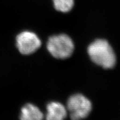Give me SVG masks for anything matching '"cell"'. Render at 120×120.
<instances>
[{"label":"cell","mask_w":120,"mask_h":120,"mask_svg":"<svg viewBox=\"0 0 120 120\" xmlns=\"http://www.w3.org/2000/svg\"><path fill=\"white\" fill-rule=\"evenodd\" d=\"M87 53L92 61L105 69H111L116 64V56L113 48L104 39H97L90 43Z\"/></svg>","instance_id":"obj_1"},{"label":"cell","mask_w":120,"mask_h":120,"mask_svg":"<svg viewBox=\"0 0 120 120\" xmlns=\"http://www.w3.org/2000/svg\"><path fill=\"white\" fill-rule=\"evenodd\" d=\"M46 46L48 51L53 57L61 60L70 57L75 49L72 38L64 34L51 36L48 40Z\"/></svg>","instance_id":"obj_2"},{"label":"cell","mask_w":120,"mask_h":120,"mask_svg":"<svg viewBox=\"0 0 120 120\" xmlns=\"http://www.w3.org/2000/svg\"><path fill=\"white\" fill-rule=\"evenodd\" d=\"M67 110L71 120H82L89 116L92 111V103L83 94H74L67 102Z\"/></svg>","instance_id":"obj_3"},{"label":"cell","mask_w":120,"mask_h":120,"mask_svg":"<svg viewBox=\"0 0 120 120\" xmlns=\"http://www.w3.org/2000/svg\"><path fill=\"white\" fill-rule=\"evenodd\" d=\"M16 46L22 55H29L34 53L41 46V41L35 33L25 31L16 37Z\"/></svg>","instance_id":"obj_4"},{"label":"cell","mask_w":120,"mask_h":120,"mask_svg":"<svg viewBox=\"0 0 120 120\" xmlns=\"http://www.w3.org/2000/svg\"><path fill=\"white\" fill-rule=\"evenodd\" d=\"M46 120H64L67 116V108L59 102L52 101L46 106Z\"/></svg>","instance_id":"obj_5"},{"label":"cell","mask_w":120,"mask_h":120,"mask_svg":"<svg viewBox=\"0 0 120 120\" xmlns=\"http://www.w3.org/2000/svg\"><path fill=\"white\" fill-rule=\"evenodd\" d=\"M20 120H43V114L40 109L32 103H27L21 110Z\"/></svg>","instance_id":"obj_6"},{"label":"cell","mask_w":120,"mask_h":120,"mask_svg":"<svg viewBox=\"0 0 120 120\" xmlns=\"http://www.w3.org/2000/svg\"><path fill=\"white\" fill-rule=\"evenodd\" d=\"M57 11L66 13L70 11L74 6V0H52Z\"/></svg>","instance_id":"obj_7"}]
</instances>
